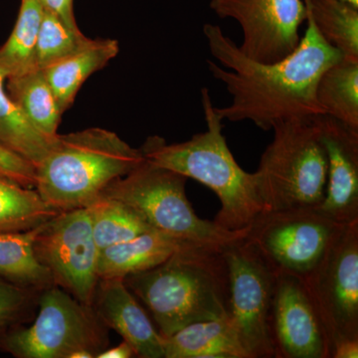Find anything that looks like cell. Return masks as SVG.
I'll use <instances>...</instances> for the list:
<instances>
[{"label": "cell", "mask_w": 358, "mask_h": 358, "mask_svg": "<svg viewBox=\"0 0 358 358\" xmlns=\"http://www.w3.org/2000/svg\"><path fill=\"white\" fill-rule=\"evenodd\" d=\"M306 21L307 30L298 48L270 64L244 55L220 26L203 25L209 52L217 61L206 60L207 68L232 98L229 105L214 107L221 121H250L268 131L279 121L326 114L317 102V82L343 55L320 36L308 13Z\"/></svg>", "instance_id": "6da1fadb"}, {"label": "cell", "mask_w": 358, "mask_h": 358, "mask_svg": "<svg viewBox=\"0 0 358 358\" xmlns=\"http://www.w3.org/2000/svg\"><path fill=\"white\" fill-rule=\"evenodd\" d=\"M224 248L186 243L159 265L124 278L164 338L193 322L229 315Z\"/></svg>", "instance_id": "7a4b0ae2"}, {"label": "cell", "mask_w": 358, "mask_h": 358, "mask_svg": "<svg viewBox=\"0 0 358 358\" xmlns=\"http://www.w3.org/2000/svg\"><path fill=\"white\" fill-rule=\"evenodd\" d=\"M201 101L206 131L173 145L150 136L141 150L148 162L211 189L221 203L214 222L222 229L242 231L265 210L256 176L241 169L231 152L208 89H201Z\"/></svg>", "instance_id": "3957f363"}, {"label": "cell", "mask_w": 358, "mask_h": 358, "mask_svg": "<svg viewBox=\"0 0 358 358\" xmlns=\"http://www.w3.org/2000/svg\"><path fill=\"white\" fill-rule=\"evenodd\" d=\"M145 160L114 131L92 128L58 134L35 166V189L58 211L87 208L103 190Z\"/></svg>", "instance_id": "277c9868"}, {"label": "cell", "mask_w": 358, "mask_h": 358, "mask_svg": "<svg viewBox=\"0 0 358 358\" xmlns=\"http://www.w3.org/2000/svg\"><path fill=\"white\" fill-rule=\"evenodd\" d=\"M271 131L274 138L254 173L265 210L319 207L326 192L327 159L315 120L279 121Z\"/></svg>", "instance_id": "5b68a950"}, {"label": "cell", "mask_w": 358, "mask_h": 358, "mask_svg": "<svg viewBox=\"0 0 358 358\" xmlns=\"http://www.w3.org/2000/svg\"><path fill=\"white\" fill-rule=\"evenodd\" d=\"M187 178L143 160L131 173L110 183L100 196L120 200L133 208L152 230L185 243L226 246L246 236L205 220L193 210L185 192Z\"/></svg>", "instance_id": "8992f818"}, {"label": "cell", "mask_w": 358, "mask_h": 358, "mask_svg": "<svg viewBox=\"0 0 358 358\" xmlns=\"http://www.w3.org/2000/svg\"><path fill=\"white\" fill-rule=\"evenodd\" d=\"M105 345L93 308L58 286L42 294L31 326L0 336V348L17 358H72L79 350H90L96 357Z\"/></svg>", "instance_id": "52a82bcc"}, {"label": "cell", "mask_w": 358, "mask_h": 358, "mask_svg": "<svg viewBox=\"0 0 358 358\" xmlns=\"http://www.w3.org/2000/svg\"><path fill=\"white\" fill-rule=\"evenodd\" d=\"M341 226L317 207L264 210L249 226L245 239L275 274L303 280L320 262Z\"/></svg>", "instance_id": "ba28073f"}, {"label": "cell", "mask_w": 358, "mask_h": 358, "mask_svg": "<svg viewBox=\"0 0 358 358\" xmlns=\"http://www.w3.org/2000/svg\"><path fill=\"white\" fill-rule=\"evenodd\" d=\"M301 281L324 327L331 358L334 345L358 339V221L339 228Z\"/></svg>", "instance_id": "9c48e42d"}, {"label": "cell", "mask_w": 358, "mask_h": 358, "mask_svg": "<svg viewBox=\"0 0 358 358\" xmlns=\"http://www.w3.org/2000/svg\"><path fill=\"white\" fill-rule=\"evenodd\" d=\"M245 237L224 248L229 317L249 358L275 357L270 317L277 274Z\"/></svg>", "instance_id": "30bf717a"}, {"label": "cell", "mask_w": 358, "mask_h": 358, "mask_svg": "<svg viewBox=\"0 0 358 358\" xmlns=\"http://www.w3.org/2000/svg\"><path fill=\"white\" fill-rule=\"evenodd\" d=\"M34 252L52 282L92 307L98 282L99 251L87 208L59 212L40 225Z\"/></svg>", "instance_id": "8fae6325"}, {"label": "cell", "mask_w": 358, "mask_h": 358, "mask_svg": "<svg viewBox=\"0 0 358 358\" xmlns=\"http://www.w3.org/2000/svg\"><path fill=\"white\" fill-rule=\"evenodd\" d=\"M209 7L221 20L239 24L244 55L268 64L298 48L300 28L307 20L303 0H210Z\"/></svg>", "instance_id": "7c38bea8"}, {"label": "cell", "mask_w": 358, "mask_h": 358, "mask_svg": "<svg viewBox=\"0 0 358 358\" xmlns=\"http://www.w3.org/2000/svg\"><path fill=\"white\" fill-rule=\"evenodd\" d=\"M277 358H331L324 327L303 281L277 275L270 317Z\"/></svg>", "instance_id": "4fadbf2b"}, {"label": "cell", "mask_w": 358, "mask_h": 358, "mask_svg": "<svg viewBox=\"0 0 358 358\" xmlns=\"http://www.w3.org/2000/svg\"><path fill=\"white\" fill-rule=\"evenodd\" d=\"M326 150V192L317 208L339 225L358 221V129L324 114L313 117Z\"/></svg>", "instance_id": "5bb4252c"}, {"label": "cell", "mask_w": 358, "mask_h": 358, "mask_svg": "<svg viewBox=\"0 0 358 358\" xmlns=\"http://www.w3.org/2000/svg\"><path fill=\"white\" fill-rule=\"evenodd\" d=\"M92 308L101 322L131 345L136 357L164 358V336L124 279L100 280Z\"/></svg>", "instance_id": "9a60e30c"}, {"label": "cell", "mask_w": 358, "mask_h": 358, "mask_svg": "<svg viewBox=\"0 0 358 358\" xmlns=\"http://www.w3.org/2000/svg\"><path fill=\"white\" fill-rule=\"evenodd\" d=\"M164 358H249L229 315L193 322L164 338Z\"/></svg>", "instance_id": "2e32d148"}, {"label": "cell", "mask_w": 358, "mask_h": 358, "mask_svg": "<svg viewBox=\"0 0 358 358\" xmlns=\"http://www.w3.org/2000/svg\"><path fill=\"white\" fill-rule=\"evenodd\" d=\"M186 244L152 230L100 251L96 273L100 280L124 279L159 265Z\"/></svg>", "instance_id": "e0dca14e"}, {"label": "cell", "mask_w": 358, "mask_h": 358, "mask_svg": "<svg viewBox=\"0 0 358 358\" xmlns=\"http://www.w3.org/2000/svg\"><path fill=\"white\" fill-rule=\"evenodd\" d=\"M119 51L117 40L92 39L81 50L43 70L63 113L74 103L84 82L105 67Z\"/></svg>", "instance_id": "ac0fdd59"}, {"label": "cell", "mask_w": 358, "mask_h": 358, "mask_svg": "<svg viewBox=\"0 0 358 358\" xmlns=\"http://www.w3.org/2000/svg\"><path fill=\"white\" fill-rule=\"evenodd\" d=\"M6 91L40 133L54 141L64 113L43 70L35 69L6 80Z\"/></svg>", "instance_id": "d6986e66"}, {"label": "cell", "mask_w": 358, "mask_h": 358, "mask_svg": "<svg viewBox=\"0 0 358 358\" xmlns=\"http://www.w3.org/2000/svg\"><path fill=\"white\" fill-rule=\"evenodd\" d=\"M317 102L327 115L358 129V58L341 57L317 85Z\"/></svg>", "instance_id": "ffe728a7"}, {"label": "cell", "mask_w": 358, "mask_h": 358, "mask_svg": "<svg viewBox=\"0 0 358 358\" xmlns=\"http://www.w3.org/2000/svg\"><path fill=\"white\" fill-rule=\"evenodd\" d=\"M6 80V75L0 69V145L36 166L48 154L56 138L49 140L28 121L7 93Z\"/></svg>", "instance_id": "44dd1931"}, {"label": "cell", "mask_w": 358, "mask_h": 358, "mask_svg": "<svg viewBox=\"0 0 358 358\" xmlns=\"http://www.w3.org/2000/svg\"><path fill=\"white\" fill-rule=\"evenodd\" d=\"M43 15L44 8L39 0H21L13 32L0 47V69L7 79L38 69L36 45Z\"/></svg>", "instance_id": "7402d4cb"}, {"label": "cell", "mask_w": 358, "mask_h": 358, "mask_svg": "<svg viewBox=\"0 0 358 358\" xmlns=\"http://www.w3.org/2000/svg\"><path fill=\"white\" fill-rule=\"evenodd\" d=\"M39 227L0 232V278L21 287H43L53 282L48 268L35 255Z\"/></svg>", "instance_id": "603a6c76"}, {"label": "cell", "mask_w": 358, "mask_h": 358, "mask_svg": "<svg viewBox=\"0 0 358 358\" xmlns=\"http://www.w3.org/2000/svg\"><path fill=\"white\" fill-rule=\"evenodd\" d=\"M320 36L343 57L358 58V8L341 0H303Z\"/></svg>", "instance_id": "cb8c5ba5"}, {"label": "cell", "mask_w": 358, "mask_h": 358, "mask_svg": "<svg viewBox=\"0 0 358 358\" xmlns=\"http://www.w3.org/2000/svg\"><path fill=\"white\" fill-rule=\"evenodd\" d=\"M87 209L99 251L152 230L133 208L120 200L100 196Z\"/></svg>", "instance_id": "d4e9b609"}, {"label": "cell", "mask_w": 358, "mask_h": 358, "mask_svg": "<svg viewBox=\"0 0 358 358\" xmlns=\"http://www.w3.org/2000/svg\"><path fill=\"white\" fill-rule=\"evenodd\" d=\"M59 212L47 204L35 188L0 176V232L33 229Z\"/></svg>", "instance_id": "484cf974"}, {"label": "cell", "mask_w": 358, "mask_h": 358, "mask_svg": "<svg viewBox=\"0 0 358 358\" xmlns=\"http://www.w3.org/2000/svg\"><path fill=\"white\" fill-rule=\"evenodd\" d=\"M92 41L53 13L44 10L37 39L36 67L44 70L81 50Z\"/></svg>", "instance_id": "4316f807"}, {"label": "cell", "mask_w": 358, "mask_h": 358, "mask_svg": "<svg viewBox=\"0 0 358 358\" xmlns=\"http://www.w3.org/2000/svg\"><path fill=\"white\" fill-rule=\"evenodd\" d=\"M0 176L28 188H35L36 171L31 162L0 145Z\"/></svg>", "instance_id": "83f0119b"}, {"label": "cell", "mask_w": 358, "mask_h": 358, "mask_svg": "<svg viewBox=\"0 0 358 358\" xmlns=\"http://www.w3.org/2000/svg\"><path fill=\"white\" fill-rule=\"evenodd\" d=\"M23 287L0 278V329L17 319L27 303Z\"/></svg>", "instance_id": "f1b7e54d"}, {"label": "cell", "mask_w": 358, "mask_h": 358, "mask_svg": "<svg viewBox=\"0 0 358 358\" xmlns=\"http://www.w3.org/2000/svg\"><path fill=\"white\" fill-rule=\"evenodd\" d=\"M44 10L53 13L72 29H79L74 13V0H39Z\"/></svg>", "instance_id": "f546056e"}, {"label": "cell", "mask_w": 358, "mask_h": 358, "mask_svg": "<svg viewBox=\"0 0 358 358\" xmlns=\"http://www.w3.org/2000/svg\"><path fill=\"white\" fill-rule=\"evenodd\" d=\"M358 339H346L334 345L331 358H357Z\"/></svg>", "instance_id": "4dcf8cb0"}, {"label": "cell", "mask_w": 358, "mask_h": 358, "mask_svg": "<svg viewBox=\"0 0 358 358\" xmlns=\"http://www.w3.org/2000/svg\"><path fill=\"white\" fill-rule=\"evenodd\" d=\"M136 355L134 348L126 341H122L119 345L114 346L96 355V358H131Z\"/></svg>", "instance_id": "1f68e13d"}, {"label": "cell", "mask_w": 358, "mask_h": 358, "mask_svg": "<svg viewBox=\"0 0 358 358\" xmlns=\"http://www.w3.org/2000/svg\"><path fill=\"white\" fill-rule=\"evenodd\" d=\"M341 1L345 2V3L350 4L355 8H358V0H341Z\"/></svg>", "instance_id": "d6a6232c"}]
</instances>
